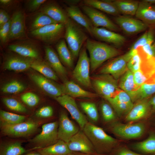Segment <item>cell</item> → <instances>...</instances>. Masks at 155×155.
Listing matches in <instances>:
<instances>
[{
  "label": "cell",
  "instance_id": "6da1fadb",
  "mask_svg": "<svg viewBox=\"0 0 155 155\" xmlns=\"http://www.w3.org/2000/svg\"><path fill=\"white\" fill-rule=\"evenodd\" d=\"M85 47L89 54L90 70L92 72L105 61L120 53L118 50L112 46L90 38L86 41Z\"/></svg>",
  "mask_w": 155,
  "mask_h": 155
},
{
  "label": "cell",
  "instance_id": "7a4b0ae2",
  "mask_svg": "<svg viewBox=\"0 0 155 155\" xmlns=\"http://www.w3.org/2000/svg\"><path fill=\"white\" fill-rule=\"evenodd\" d=\"M82 130L98 153L109 150L116 141L115 138L107 134L102 128L89 121Z\"/></svg>",
  "mask_w": 155,
  "mask_h": 155
},
{
  "label": "cell",
  "instance_id": "3957f363",
  "mask_svg": "<svg viewBox=\"0 0 155 155\" xmlns=\"http://www.w3.org/2000/svg\"><path fill=\"white\" fill-rule=\"evenodd\" d=\"M65 25V41L74 59L79 56L81 48L88 36L75 22L70 18Z\"/></svg>",
  "mask_w": 155,
  "mask_h": 155
},
{
  "label": "cell",
  "instance_id": "277c9868",
  "mask_svg": "<svg viewBox=\"0 0 155 155\" xmlns=\"http://www.w3.org/2000/svg\"><path fill=\"white\" fill-rule=\"evenodd\" d=\"M91 80L92 88L105 100L114 97L120 89L118 80L108 74L98 73Z\"/></svg>",
  "mask_w": 155,
  "mask_h": 155
},
{
  "label": "cell",
  "instance_id": "5b68a950",
  "mask_svg": "<svg viewBox=\"0 0 155 155\" xmlns=\"http://www.w3.org/2000/svg\"><path fill=\"white\" fill-rule=\"evenodd\" d=\"M90 58L85 47L81 49L77 64L72 72L73 78L79 83L88 88H92L90 75Z\"/></svg>",
  "mask_w": 155,
  "mask_h": 155
},
{
  "label": "cell",
  "instance_id": "8992f818",
  "mask_svg": "<svg viewBox=\"0 0 155 155\" xmlns=\"http://www.w3.org/2000/svg\"><path fill=\"white\" fill-rule=\"evenodd\" d=\"M137 52V50H130L125 54L111 60L103 66L98 73L111 75L118 80L127 69V63L132 57Z\"/></svg>",
  "mask_w": 155,
  "mask_h": 155
},
{
  "label": "cell",
  "instance_id": "52a82bcc",
  "mask_svg": "<svg viewBox=\"0 0 155 155\" xmlns=\"http://www.w3.org/2000/svg\"><path fill=\"white\" fill-rule=\"evenodd\" d=\"M58 122L55 121L43 124L40 133L31 140L34 149H40L53 144L59 140L58 136Z\"/></svg>",
  "mask_w": 155,
  "mask_h": 155
},
{
  "label": "cell",
  "instance_id": "ba28073f",
  "mask_svg": "<svg viewBox=\"0 0 155 155\" xmlns=\"http://www.w3.org/2000/svg\"><path fill=\"white\" fill-rule=\"evenodd\" d=\"M65 32V25L62 23L51 24L32 31L34 37L47 43H52L59 39Z\"/></svg>",
  "mask_w": 155,
  "mask_h": 155
},
{
  "label": "cell",
  "instance_id": "9c48e42d",
  "mask_svg": "<svg viewBox=\"0 0 155 155\" xmlns=\"http://www.w3.org/2000/svg\"><path fill=\"white\" fill-rule=\"evenodd\" d=\"M38 126V123L31 120L14 125L1 124V132L3 134L14 137L31 135L37 130Z\"/></svg>",
  "mask_w": 155,
  "mask_h": 155
},
{
  "label": "cell",
  "instance_id": "30bf717a",
  "mask_svg": "<svg viewBox=\"0 0 155 155\" xmlns=\"http://www.w3.org/2000/svg\"><path fill=\"white\" fill-rule=\"evenodd\" d=\"M81 7L84 12L90 20L94 27H102L113 31L119 30L117 26L106 16L99 10L84 5H81Z\"/></svg>",
  "mask_w": 155,
  "mask_h": 155
},
{
  "label": "cell",
  "instance_id": "8fae6325",
  "mask_svg": "<svg viewBox=\"0 0 155 155\" xmlns=\"http://www.w3.org/2000/svg\"><path fill=\"white\" fill-rule=\"evenodd\" d=\"M55 98L68 111L72 118L78 124L80 129L82 130L88 121L85 116L80 110L74 98L66 94Z\"/></svg>",
  "mask_w": 155,
  "mask_h": 155
},
{
  "label": "cell",
  "instance_id": "7c38bea8",
  "mask_svg": "<svg viewBox=\"0 0 155 155\" xmlns=\"http://www.w3.org/2000/svg\"><path fill=\"white\" fill-rule=\"evenodd\" d=\"M111 131L117 135L126 139H133L140 137L144 133L145 126L143 123L117 124L113 125Z\"/></svg>",
  "mask_w": 155,
  "mask_h": 155
},
{
  "label": "cell",
  "instance_id": "4fadbf2b",
  "mask_svg": "<svg viewBox=\"0 0 155 155\" xmlns=\"http://www.w3.org/2000/svg\"><path fill=\"white\" fill-rule=\"evenodd\" d=\"M66 143L71 152L84 153L96 152L88 137L81 129Z\"/></svg>",
  "mask_w": 155,
  "mask_h": 155
},
{
  "label": "cell",
  "instance_id": "5bb4252c",
  "mask_svg": "<svg viewBox=\"0 0 155 155\" xmlns=\"http://www.w3.org/2000/svg\"><path fill=\"white\" fill-rule=\"evenodd\" d=\"M116 23L125 34L131 35L146 30L148 25L137 19L126 16H118L114 18Z\"/></svg>",
  "mask_w": 155,
  "mask_h": 155
},
{
  "label": "cell",
  "instance_id": "9a60e30c",
  "mask_svg": "<svg viewBox=\"0 0 155 155\" xmlns=\"http://www.w3.org/2000/svg\"><path fill=\"white\" fill-rule=\"evenodd\" d=\"M79 128L69 118L65 112H62L58 122V136L59 140L68 142L80 130Z\"/></svg>",
  "mask_w": 155,
  "mask_h": 155
},
{
  "label": "cell",
  "instance_id": "2e32d148",
  "mask_svg": "<svg viewBox=\"0 0 155 155\" xmlns=\"http://www.w3.org/2000/svg\"><path fill=\"white\" fill-rule=\"evenodd\" d=\"M32 80L41 89L55 98L64 94L61 85H59L42 75L37 73L30 75Z\"/></svg>",
  "mask_w": 155,
  "mask_h": 155
},
{
  "label": "cell",
  "instance_id": "e0dca14e",
  "mask_svg": "<svg viewBox=\"0 0 155 155\" xmlns=\"http://www.w3.org/2000/svg\"><path fill=\"white\" fill-rule=\"evenodd\" d=\"M92 36L117 47L121 46L126 41L125 38L123 35L104 28L94 26Z\"/></svg>",
  "mask_w": 155,
  "mask_h": 155
},
{
  "label": "cell",
  "instance_id": "ac0fdd59",
  "mask_svg": "<svg viewBox=\"0 0 155 155\" xmlns=\"http://www.w3.org/2000/svg\"><path fill=\"white\" fill-rule=\"evenodd\" d=\"M25 34L24 17L20 11H16L11 18V23L7 41L19 39Z\"/></svg>",
  "mask_w": 155,
  "mask_h": 155
},
{
  "label": "cell",
  "instance_id": "d6986e66",
  "mask_svg": "<svg viewBox=\"0 0 155 155\" xmlns=\"http://www.w3.org/2000/svg\"><path fill=\"white\" fill-rule=\"evenodd\" d=\"M44 50L46 62L57 75L65 80L64 82L67 80H66L67 75V71L62 64L58 55L54 49L49 46H45Z\"/></svg>",
  "mask_w": 155,
  "mask_h": 155
},
{
  "label": "cell",
  "instance_id": "ffe728a7",
  "mask_svg": "<svg viewBox=\"0 0 155 155\" xmlns=\"http://www.w3.org/2000/svg\"><path fill=\"white\" fill-rule=\"evenodd\" d=\"M66 13L69 18L74 22L83 27L92 35L94 26L88 17L83 13L78 6L71 5L66 9Z\"/></svg>",
  "mask_w": 155,
  "mask_h": 155
},
{
  "label": "cell",
  "instance_id": "44dd1931",
  "mask_svg": "<svg viewBox=\"0 0 155 155\" xmlns=\"http://www.w3.org/2000/svg\"><path fill=\"white\" fill-rule=\"evenodd\" d=\"M149 99H144L138 101L126 115V120L128 121H136L152 114Z\"/></svg>",
  "mask_w": 155,
  "mask_h": 155
},
{
  "label": "cell",
  "instance_id": "7402d4cb",
  "mask_svg": "<svg viewBox=\"0 0 155 155\" xmlns=\"http://www.w3.org/2000/svg\"><path fill=\"white\" fill-rule=\"evenodd\" d=\"M34 60L21 56H10L5 61L4 68L15 71H22L30 68L31 64Z\"/></svg>",
  "mask_w": 155,
  "mask_h": 155
},
{
  "label": "cell",
  "instance_id": "603a6c76",
  "mask_svg": "<svg viewBox=\"0 0 155 155\" xmlns=\"http://www.w3.org/2000/svg\"><path fill=\"white\" fill-rule=\"evenodd\" d=\"M64 94L72 98H93L97 96L93 93L86 91L72 81L66 80L61 85Z\"/></svg>",
  "mask_w": 155,
  "mask_h": 155
},
{
  "label": "cell",
  "instance_id": "cb8c5ba5",
  "mask_svg": "<svg viewBox=\"0 0 155 155\" xmlns=\"http://www.w3.org/2000/svg\"><path fill=\"white\" fill-rule=\"evenodd\" d=\"M9 49L22 57L37 60L39 56V51L34 45L27 43H18L10 44Z\"/></svg>",
  "mask_w": 155,
  "mask_h": 155
},
{
  "label": "cell",
  "instance_id": "d4e9b609",
  "mask_svg": "<svg viewBox=\"0 0 155 155\" xmlns=\"http://www.w3.org/2000/svg\"><path fill=\"white\" fill-rule=\"evenodd\" d=\"M118 86L120 89L129 95L133 102L136 91L139 88L134 82L133 73L127 69L119 78Z\"/></svg>",
  "mask_w": 155,
  "mask_h": 155
},
{
  "label": "cell",
  "instance_id": "484cf974",
  "mask_svg": "<svg viewBox=\"0 0 155 155\" xmlns=\"http://www.w3.org/2000/svg\"><path fill=\"white\" fill-rule=\"evenodd\" d=\"M135 16L140 20L148 25L155 24V10L151 5L144 0L139 2Z\"/></svg>",
  "mask_w": 155,
  "mask_h": 155
},
{
  "label": "cell",
  "instance_id": "4316f807",
  "mask_svg": "<svg viewBox=\"0 0 155 155\" xmlns=\"http://www.w3.org/2000/svg\"><path fill=\"white\" fill-rule=\"evenodd\" d=\"M40 11L41 12L47 15L59 23L65 24L69 18L66 13L53 3L45 5L41 8Z\"/></svg>",
  "mask_w": 155,
  "mask_h": 155
},
{
  "label": "cell",
  "instance_id": "83f0119b",
  "mask_svg": "<svg viewBox=\"0 0 155 155\" xmlns=\"http://www.w3.org/2000/svg\"><path fill=\"white\" fill-rule=\"evenodd\" d=\"M83 5L89 6L114 16L118 15L119 13L111 0H84Z\"/></svg>",
  "mask_w": 155,
  "mask_h": 155
},
{
  "label": "cell",
  "instance_id": "f1b7e54d",
  "mask_svg": "<svg viewBox=\"0 0 155 155\" xmlns=\"http://www.w3.org/2000/svg\"><path fill=\"white\" fill-rule=\"evenodd\" d=\"M37 152L42 155H68L72 152L66 143L60 140L53 144L38 149Z\"/></svg>",
  "mask_w": 155,
  "mask_h": 155
},
{
  "label": "cell",
  "instance_id": "f546056e",
  "mask_svg": "<svg viewBox=\"0 0 155 155\" xmlns=\"http://www.w3.org/2000/svg\"><path fill=\"white\" fill-rule=\"evenodd\" d=\"M111 1L120 13L132 16L135 15L139 3L137 1L134 0Z\"/></svg>",
  "mask_w": 155,
  "mask_h": 155
},
{
  "label": "cell",
  "instance_id": "4dcf8cb0",
  "mask_svg": "<svg viewBox=\"0 0 155 155\" xmlns=\"http://www.w3.org/2000/svg\"><path fill=\"white\" fill-rule=\"evenodd\" d=\"M133 147L144 154L155 155V132H150L146 139L135 143Z\"/></svg>",
  "mask_w": 155,
  "mask_h": 155
},
{
  "label": "cell",
  "instance_id": "1f68e13d",
  "mask_svg": "<svg viewBox=\"0 0 155 155\" xmlns=\"http://www.w3.org/2000/svg\"><path fill=\"white\" fill-rule=\"evenodd\" d=\"M56 49L61 61L68 67L72 68L73 66L74 58L66 41L63 39L60 40L56 45Z\"/></svg>",
  "mask_w": 155,
  "mask_h": 155
},
{
  "label": "cell",
  "instance_id": "d6a6232c",
  "mask_svg": "<svg viewBox=\"0 0 155 155\" xmlns=\"http://www.w3.org/2000/svg\"><path fill=\"white\" fill-rule=\"evenodd\" d=\"M155 94V77L148 80L136 91L134 102L150 98Z\"/></svg>",
  "mask_w": 155,
  "mask_h": 155
},
{
  "label": "cell",
  "instance_id": "836d02e7",
  "mask_svg": "<svg viewBox=\"0 0 155 155\" xmlns=\"http://www.w3.org/2000/svg\"><path fill=\"white\" fill-rule=\"evenodd\" d=\"M30 68L49 79L55 81L58 80L57 75L46 62L34 60L32 62Z\"/></svg>",
  "mask_w": 155,
  "mask_h": 155
},
{
  "label": "cell",
  "instance_id": "e575fe53",
  "mask_svg": "<svg viewBox=\"0 0 155 155\" xmlns=\"http://www.w3.org/2000/svg\"><path fill=\"white\" fill-rule=\"evenodd\" d=\"M27 152L20 142H16L1 146L0 155H22Z\"/></svg>",
  "mask_w": 155,
  "mask_h": 155
},
{
  "label": "cell",
  "instance_id": "d590c367",
  "mask_svg": "<svg viewBox=\"0 0 155 155\" xmlns=\"http://www.w3.org/2000/svg\"><path fill=\"white\" fill-rule=\"evenodd\" d=\"M26 118V117L24 115L0 110L1 124L11 125L17 124L24 122Z\"/></svg>",
  "mask_w": 155,
  "mask_h": 155
},
{
  "label": "cell",
  "instance_id": "8d00e7d4",
  "mask_svg": "<svg viewBox=\"0 0 155 155\" xmlns=\"http://www.w3.org/2000/svg\"><path fill=\"white\" fill-rule=\"evenodd\" d=\"M59 23L47 15L40 12L34 18L31 25V31L38 29L46 25Z\"/></svg>",
  "mask_w": 155,
  "mask_h": 155
},
{
  "label": "cell",
  "instance_id": "74e56055",
  "mask_svg": "<svg viewBox=\"0 0 155 155\" xmlns=\"http://www.w3.org/2000/svg\"><path fill=\"white\" fill-rule=\"evenodd\" d=\"M80 104L82 110L92 121L96 122L98 121L99 115L95 103L92 102L82 101Z\"/></svg>",
  "mask_w": 155,
  "mask_h": 155
},
{
  "label": "cell",
  "instance_id": "f35d334b",
  "mask_svg": "<svg viewBox=\"0 0 155 155\" xmlns=\"http://www.w3.org/2000/svg\"><path fill=\"white\" fill-rule=\"evenodd\" d=\"M100 109L102 119L105 122H110L115 118L114 109L106 100L102 101L100 105Z\"/></svg>",
  "mask_w": 155,
  "mask_h": 155
},
{
  "label": "cell",
  "instance_id": "ab89813d",
  "mask_svg": "<svg viewBox=\"0 0 155 155\" xmlns=\"http://www.w3.org/2000/svg\"><path fill=\"white\" fill-rule=\"evenodd\" d=\"M112 106L115 111L119 115H126L133 107L113 98L106 100Z\"/></svg>",
  "mask_w": 155,
  "mask_h": 155
},
{
  "label": "cell",
  "instance_id": "60d3db41",
  "mask_svg": "<svg viewBox=\"0 0 155 155\" xmlns=\"http://www.w3.org/2000/svg\"><path fill=\"white\" fill-rule=\"evenodd\" d=\"M25 88V86L17 80H13L4 85L1 88V91L4 93L15 94L21 92Z\"/></svg>",
  "mask_w": 155,
  "mask_h": 155
},
{
  "label": "cell",
  "instance_id": "b9f144b4",
  "mask_svg": "<svg viewBox=\"0 0 155 155\" xmlns=\"http://www.w3.org/2000/svg\"><path fill=\"white\" fill-rule=\"evenodd\" d=\"M2 101L5 105L11 110L21 113H26L27 111L24 105L14 98H5L3 99Z\"/></svg>",
  "mask_w": 155,
  "mask_h": 155
},
{
  "label": "cell",
  "instance_id": "7bdbcfd3",
  "mask_svg": "<svg viewBox=\"0 0 155 155\" xmlns=\"http://www.w3.org/2000/svg\"><path fill=\"white\" fill-rule=\"evenodd\" d=\"M21 99L26 104L30 107L36 106L40 101L38 96L31 92H27L22 94L21 96Z\"/></svg>",
  "mask_w": 155,
  "mask_h": 155
},
{
  "label": "cell",
  "instance_id": "ee69618b",
  "mask_svg": "<svg viewBox=\"0 0 155 155\" xmlns=\"http://www.w3.org/2000/svg\"><path fill=\"white\" fill-rule=\"evenodd\" d=\"M142 59L141 57L137 52L134 54L128 62L127 69L133 73L140 69Z\"/></svg>",
  "mask_w": 155,
  "mask_h": 155
},
{
  "label": "cell",
  "instance_id": "f6af8a7d",
  "mask_svg": "<svg viewBox=\"0 0 155 155\" xmlns=\"http://www.w3.org/2000/svg\"><path fill=\"white\" fill-rule=\"evenodd\" d=\"M53 113L52 107L47 106L42 107L38 109L36 113V115L39 118H48L52 117Z\"/></svg>",
  "mask_w": 155,
  "mask_h": 155
},
{
  "label": "cell",
  "instance_id": "bcb514c9",
  "mask_svg": "<svg viewBox=\"0 0 155 155\" xmlns=\"http://www.w3.org/2000/svg\"><path fill=\"white\" fill-rule=\"evenodd\" d=\"M133 75L134 82L139 88L148 80V77L140 69L133 73Z\"/></svg>",
  "mask_w": 155,
  "mask_h": 155
},
{
  "label": "cell",
  "instance_id": "7dc6e473",
  "mask_svg": "<svg viewBox=\"0 0 155 155\" xmlns=\"http://www.w3.org/2000/svg\"><path fill=\"white\" fill-rule=\"evenodd\" d=\"M11 23V19L7 23L0 27V38L1 42L5 43L7 41L9 33Z\"/></svg>",
  "mask_w": 155,
  "mask_h": 155
},
{
  "label": "cell",
  "instance_id": "c3c4849f",
  "mask_svg": "<svg viewBox=\"0 0 155 155\" xmlns=\"http://www.w3.org/2000/svg\"><path fill=\"white\" fill-rule=\"evenodd\" d=\"M148 38V32L146 31L133 44L130 50H135L142 47L146 44Z\"/></svg>",
  "mask_w": 155,
  "mask_h": 155
},
{
  "label": "cell",
  "instance_id": "681fc988",
  "mask_svg": "<svg viewBox=\"0 0 155 155\" xmlns=\"http://www.w3.org/2000/svg\"><path fill=\"white\" fill-rule=\"evenodd\" d=\"M46 1V0H31L29 1L28 7L29 10L34 11L37 9L43 3Z\"/></svg>",
  "mask_w": 155,
  "mask_h": 155
},
{
  "label": "cell",
  "instance_id": "f907efd6",
  "mask_svg": "<svg viewBox=\"0 0 155 155\" xmlns=\"http://www.w3.org/2000/svg\"><path fill=\"white\" fill-rule=\"evenodd\" d=\"M115 155H151L140 154L135 152L126 148H123L118 150Z\"/></svg>",
  "mask_w": 155,
  "mask_h": 155
},
{
  "label": "cell",
  "instance_id": "816d5d0a",
  "mask_svg": "<svg viewBox=\"0 0 155 155\" xmlns=\"http://www.w3.org/2000/svg\"><path fill=\"white\" fill-rule=\"evenodd\" d=\"M8 13L4 10L0 11V27L7 22L10 19Z\"/></svg>",
  "mask_w": 155,
  "mask_h": 155
},
{
  "label": "cell",
  "instance_id": "f5cc1de1",
  "mask_svg": "<svg viewBox=\"0 0 155 155\" xmlns=\"http://www.w3.org/2000/svg\"><path fill=\"white\" fill-rule=\"evenodd\" d=\"M149 103L151 108L152 114L155 113V94L149 98Z\"/></svg>",
  "mask_w": 155,
  "mask_h": 155
},
{
  "label": "cell",
  "instance_id": "db71d44e",
  "mask_svg": "<svg viewBox=\"0 0 155 155\" xmlns=\"http://www.w3.org/2000/svg\"><path fill=\"white\" fill-rule=\"evenodd\" d=\"M68 155H103L101 154L95 152L92 153H84L77 152H72Z\"/></svg>",
  "mask_w": 155,
  "mask_h": 155
},
{
  "label": "cell",
  "instance_id": "11a10c76",
  "mask_svg": "<svg viewBox=\"0 0 155 155\" xmlns=\"http://www.w3.org/2000/svg\"><path fill=\"white\" fill-rule=\"evenodd\" d=\"M65 2L67 4L71 5H76L78 3L80 2V0H66Z\"/></svg>",
  "mask_w": 155,
  "mask_h": 155
},
{
  "label": "cell",
  "instance_id": "9f6ffc18",
  "mask_svg": "<svg viewBox=\"0 0 155 155\" xmlns=\"http://www.w3.org/2000/svg\"><path fill=\"white\" fill-rule=\"evenodd\" d=\"M12 2L11 0H0L1 4L3 5H7L10 4Z\"/></svg>",
  "mask_w": 155,
  "mask_h": 155
},
{
  "label": "cell",
  "instance_id": "6f0895ef",
  "mask_svg": "<svg viewBox=\"0 0 155 155\" xmlns=\"http://www.w3.org/2000/svg\"><path fill=\"white\" fill-rule=\"evenodd\" d=\"M144 1L151 5H152V4H155V0H144Z\"/></svg>",
  "mask_w": 155,
  "mask_h": 155
},
{
  "label": "cell",
  "instance_id": "680465c9",
  "mask_svg": "<svg viewBox=\"0 0 155 155\" xmlns=\"http://www.w3.org/2000/svg\"><path fill=\"white\" fill-rule=\"evenodd\" d=\"M25 155H42L39 152H32L27 154Z\"/></svg>",
  "mask_w": 155,
  "mask_h": 155
},
{
  "label": "cell",
  "instance_id": "91938a15",
  "mask_svg": "<svg viewBox=\"0 0 155 155\" xmlns=\"http://www.w3.org/2000/svg\"><path fill=\"white\" fill-rule=\"evenodd\" d=\"M152 7V8L154 10H155V5H151Z\"/></svg>",
  "mask_w": 155,
  "mask_h": 155
}]
</instances>
